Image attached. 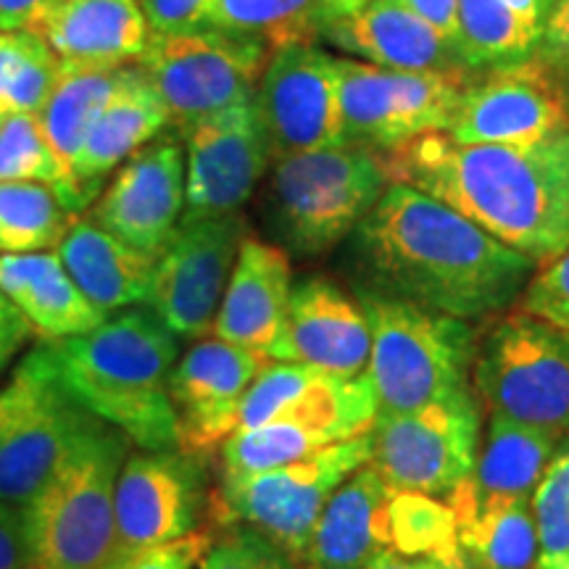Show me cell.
Instances as JSON below:
<instances>
[{
  "label": "cell",
  "instance_id": "obj_3",
  "mask_svg": "<svg viewBox=\"0 0 569 569\" xmlns=\"http://www.w3.org/2000/svg\"><path fill=\"white\" fill-rule=\"evenodd\" d=\"M151 306L113 311L90 332L46 340L56 375L80 407L142 451L180 448L169 375L180 343Z\"/></svg>",
  "mask_w": 569,
  "mask_h": 569
},
{
  "label": "cell",
  "instance_id": "obj_28",
  "mask_svg": "<svg viewBox=\"0 0 569 569\" xmlns=\"http://www.w3.org/2000/svg\"><path fill=\"white\" fill-rule=\"evenodd\" d=\"M0 293L46 340L84 336L106 319L71 280L59 253H0Z\"/></svg>",
  "mask_w": 569,
  "mask_h": 569
},
{
  "label": "cell",
  "instance_id": "obj_38",
  "mask_svg": "<svg viewBox=\"0 0 569 569\" xmlns=\"http://www.w3.org/2000/svg\"><path fill=\"white\" fill-rule=\"evenodd\" d=\"M538 530L536 569H569V436L557 451L532 493Z\"/></svg>",
  "mask_w": 569,
  "mask_h": 569
},
{
  "label": "cell",
  "instance_id": "obj_29",
  "mask_svg": "<svg viewBox=\"0 0 569 569\" xmlns=\"http://www.w3.org/2000/svg\"><path fill=\"white\" fill-rule=\"evenodd\" d=\"M557 0H459L457 56L472 74L538 53Z\"/></svg>",
  "mask_w": 569,
  "mask_h": 569
},
{
  "label": "cell",
  "instance_id": "obj_34",
  "mask_svg": "<svg viewBox=\"0 0 569 569\" xmlns=\"http://www.w3.org/2000/svg\"><path fill=\"white\" fill-rule=\"evenodd\" d=\"M80 219L46 182H0V253L51 251Z\"/></svg>",
  "mask_w": 569,
  "mask_h": 569
},
{
  "label": "cell",
  "instance_id": "obj_37",
  "mask_svg": "<svg viewBox=\"0 0 569 569\" xmlns=\"http://www.w3.org/2000/svg\"><path fill=\"white\" fill-rule=\"evenodd\" d=\"M59 74L61 59L38 32H0V119L11 113H40Z\"/></svg>",
  "mask_w": 569,
  "mask_h": 569
},
{
  "label": "cell",
  "instance_id": "obj_22",
  "mask_svg": "<svg viewBox=\"0 0 569 569\" xmlns=\"http://www.w3.org/2000/svg\"><path fill=\"white\" fill-rule=\"evenodd\" d=\"M288 343L293 361L327 375L367 372L372 332L365 309L336 282L311 277L293 284L288 311Z\"/></svg>",
  "mask_w": 569,
  "mask_h": 569
},
{
  "label": "cell",
  "instance_id": "obj_1",
  "mask_svg": "<svg viewBox=\"0 0 569 569\" xmlns=\"http://www.w3.org/2000/svg\"><path fill=\"white\" fill-rule=\"evenodd\" d=\"M365 293L396 298L457 319L511 309L538 264L451 206L390 182L351 232Z\"/></svg>",
  "mask_w": 569,
  "mask_h": 569
},
{
  "label": "cell",
  "instance_id": "obj_50",
  "mask_svg": "<svg viewBox=\"0 0 569 569\" xmlns=\"http://www.w3.org/2000/svg\"><path fill=\"white\" fill-rule=\"evenodd\" d=\"M369 3H375V0H322L325 13H327V21L340 19V17H348V13L365 9V6H369Z\"/></svg>",
  "mask_w": 569,
  "mask_h": 569
},
{
  "label": "cell",
  "instance_id": "obj_21",
  "mask_svg": "<svg viewBox=\"0 0 569 569\" xmlns=\"http://www.w3.org/2000/svg\"><path fill=\"white\" fill-rule=\"evenodd\" d=\"M96 419L69 396L53 367L34 407L0 436V501L24 509Z\"/></svg>",
  "mask_w": 569,
  "mask_h": 569
},
{
  "label": "cell",
  "instance_id": "obj_14",
  "mask_svg": "<svg viewBox=\"0 0 569 569\" xmlns=\"http://www.w3.org/2000/svg\"><path fill=\"white\" fill-rule=\"evenodd\" d=\"M272 161L346 146L340 122V59L317 42L277 51L253 96Z\"/></svg>",
  "mask_w": 569,
  "mask_h": 569
},
{
  "label": "cell",
  "instance_id": "obj_35",
  "mask_svg": "<svg viewBox=\"0 0 569 569\" xmlns=\"http://www.w3.org/2000/svg\"><path fill=\"white\" fill-rule=\"evenodd\" d=\"M0 182L51 184L77 213L96 203V196L77 182L71 169L53 151L38 113H11L0 119Z\"/></svg>",
  "mask_w": 569,
  "mask_h": 569
},
{
  "label": "cell",
  "instance_id": "obj_4",
  "mask_svg": "<svg viewBox=\"0 0 569 569\" xmlns=\"http://www.w3.org/2000/svg\"><path fill=\"white\" fill-rule=\"evenodd\" d=\"M132 443L96 419L24 515V569H101L113 540V493Z\"/></svg>",
  "mask_w": 569,
  "mask_h": 569
},
{
  "label": "cell",
  "instance_id": "obj_16",
  "mask_svg": "<svg viewBox=\"0 0 569 569\" xmlns=\"http://www.w3.org/2000/svg\"><path fill=\"white\" fill-rule=\"evenodd\" d=\"M182 140L188 146L182 219L240 211L272 167L264 122L253 101L213 113Z\"/></svg>",
  "mask_w": 569,
  "mask_h": 569
},
{
  "label": "cell",
  "instance_id": "obj_43",
  "mask_svg": "<svg viewBox=\"0 0 569 569\" xmlns=\"http://www.w3.org/2000/svg\"><path fill=\"white\" fill-rule=\"evenodd\" d=\"M211 538L213 532L196 530L193 536L132 553V557L113 561V565H103L101 569H193L211 546Z\"/></svg>",
  "mask_w": 569,
  "mask_h": 569
},
{
  "label": "cell",
  "instance_id": "obj_25",
  "mask_svg": "<svg viewBox=\"0 0 569 569\" xmlns=\"http://www.w3.org/2000/svg\"><path fill=\"white\" fill-rule=\"evenodd\" d=\"M169 127V113L156 92L148 71L138 61L127 63L122 82L92 122L71 174L88 193L98 190L113 169H119L142 146L159 138Z\"/></svg>",
  "mask_w": 569,
  "mask_h": 569
},
{
  "label": "cell",
  "instance_id": "obj_2",
  "mask_svg": "<svg viewBox=\"0 0 569 569\" xmlns=\"http://www.w3.org/2000/svg\"><path fill=\"white\" fill-rule=\"evenodd\" d=\"M380 159L390 182L451 206L538 267L569 246V127L522 148L430 132Z\"/></svg>",
  "mask_w": 569,
  "mask_h": 569
},
{
  "label": "cell",
  "instance_id": "obj_42",
  "mask_svg": "<svg viewBox=\"0 0 569 569\" xmlns=\"http://www.w3.org/2000/svg\"><path fill=\"white\" fill-rule=\"evenodd\" d=\"M151 34H182L206 30L217 0H138Z\"/></svg>",
  "mask_w": 569,
  "mask_h": 569
},
{
  "label": "cell",
  "instance_id": "obj_8",
  "mask_svg": "<svg viewBox=\"0 0 569 569\" xmlns=\"http://www.w3.org/2000/svg\"><path fill=\"white\" fill-rule=\"evenodd\" d=\"M488 415L569 436V332L511 311L490 327L472 361Z\"/></svg>",
  "mask_w": 569,
  "mask_h": 569
},
{
  "label": "cell",
  "instance_id": "obj_23",
  "mask_svg": "<svg viewBox=\"0 0 569 569\" xmlns=\"http://www.w3.org/2000/svg\"><path fill=\"white\" fill-rule=\"evenodd\" d=\"M322 40L356 61L398 71L461 67L457 48L398 0H375L348 17L327 21ZM467 71V69H465ZM472 74V71H469Z\"/></svg>",
  "mask_w": 569,
  "mask_h": 569
},
{
  "label": "cell",
  "instance_id": "obj_51",
  "mask_svg": "<svg viewBox=\"0 0 569 569\" xmlns=\"http://www.w3.org/2000/svg\"><path fill=\"white\" fill-rule=\"evenodd\" d=\"M553 71H557L561 103H565V113H567V122H569V63H567V67H559V69H553Z\"/></svg>",
  "mask_w": 569,
  "mask_h": 569
},
{
  "label": "cell",
  "instance_id": "obj_10",
  "mask_svg": "<svg viewBox=\"0 0 569 569\" xmlns=\"http://www.w3.org/2000/svg\"><path fill=\"white\" fill-rule=\"evenodd\" d=\"M472 77L465 69L398 71L340 59L346 146L386 156L422 134L448 132L461 90Z\"/></svg>",
  "mask_w": 569,
  "mask_h": 569
},
{
  "label": "cell",
  "instance_id": "obj_12",
  "mask_svg": "<svg viewBox=\"0 0 569 569\" xmlns=\"http://www.w3.org/2000/svg\"><path fill=\"white\" fill-rule=\"evenodd\" d=\"M206 509L203 457L167 451H130L113 493V540L103 565L193 536Z\"/></svg>",
  "mask_w": 569,
  "mask_h": 569
},
{
  "label": "cell",
  "instance_id": "obj_46",
  "mask_svg": "<svg viewBox=\"0 0 569 569\" xmlns=\"http://www.w3.org/2000/svg\"><path fill=\"white\" fill-rule=\"evenodd\" d=\"M34 336V330L9 298L0 293V372L9 367V361L24 348L27 340Z\"/></svg>",
  "mask_w": 569,
  "mask_h": 569
},
{
  "label": "cell",
  "instance_id": "obj_30",
  "mask_svg": "<svg viewBox=\"0 0 569 569\" xmlns=\"http://www.w3.org/2000/svg\"><path fill=\"white\" fill-rule=\"evenodd\" d=\"M443 501L459 525L461 551L472 569H536L538 530L532 498L475 501L465 486Z\"/></svg>",
  "mask_w": 569,
  "mask_h": 569
},
{
  "label": "cell",
  "instance_id": "obj_9",
  "mask_svg": "<svg viewBox=\"0 0 569 569\" xmlns=\"http://www.w3.org/2000/svg\"><path fill=\"white\" fill-rule=\"evenodd\" d=\"M272 53L217 30L151 34L138 63L169 113V130L184 138L198 122L253 101Z\"/></svg>",
  "mask_w": 569,
  "mask_h": 569
},
{
  "label": "cell",
  "instance_id": "obj_19",
  "mask_svg": "<svg viewBox=\"0 0 569 569\" xmlns=\"http://www.w3.org/2000/svg\"><path fill=\"white\" fill-rule=\"evenodd\" d=\"M375 417L377 398L367 372L338 377L298 361H272L248 388L238 430L293 419L322 427L338 440H351L367 432Z\"/></svg>",
  "mask_w": 569,
  "mask_h": 569
},
{
  "label": "cell",
  "instance_id": "obj_26",
  "mask_svg": "<svg viewBox=\"0 0 569 569\" xmlns=\"http://www.w3.org/2000/svg\"><path fill=\"white\" fill-rule=\"evenodd\" d=\"M393 488L365 465L348 478L317 519L309 569H365L388 549V501Z\"/></svg>",
  "mask_w": 569,
  "mask_h": 569
},
{
  "label": "cell",
  "instance_id": "obj_31",
  "mask_svg": "<svg viewBox=\"0 0 569 569\" xmlns=\"http://www.w3.org/2000/svg\"><path fill=\"white\" fill-rule=\"evenodd\" d=\"M559 438L538 427L519 425L501 415H488V432L480 443L472 478L461 482L475 501L532 498Z\"/></svg>",
  "mask_w": 569,
  "mask_h": 569
},
{
  "label": "cell",
  "instance_id": "obj_11",
  "mask_svg": "<svg viewBox=\"0 0 569 569\" xmlns=\"http://www.w3.org/2000/svg\"><path fill=\"white\" fill-rule=\"evenodd\" d=\"M369 436V467L390 488L446 498L472 478L478 465L480 409L469 390L407 415L375 417Z\"/></svg>",
  "mask_w": 569,
  "mask_h": 569
},
{
  "label": "cell",
  "instance_id": "obj_20",
  "mask_svg": "<svg viewBox=\"0 0 569 569\" xmlns=\"http://www.w3.org/2000/svg\"><path fill=\"white\" fill-rule=\"evenodd\" d=\"M290 296L293 269L288 253L280 246L248 234L219 303L211 336L269 361H293L288 343Z\"/></svg>",
  "mask_w": 569,
  "mask_h": 569
},
{
  "label": "cell",
  "instance_id": "obj_5",
  "mask_svg": "<svg viewBox=\"0 0 569 569\" xmlns=\"http://www.w3.org/2000/svg\"><path fill=\"white\" fill-rule=\"evenodd\" d=\"M388 184L380 156L359 146L282 156L264 190L269 232L284 253L315 259L351 238Z\"/></svg>",
  "mask_w": 569,
  "mask_h": 569
},
{
  "label": "cell",
  "instance_id": "obj_17",
  "mask_svg": "<svg viewBox=\"0 0 569 569\" xmlns=\"http://www.w3.org/2000/svg\"><path fill=\"white\" fill-rule=\"evenodd\" d=\"M272 361L219 338H201L169 375L180 448L211 453L238 430L248 388Z\"/></svg>",
  "mask_w": 569,
  "mask_h": 569
},
{
  "label": "cell",
  "instance_id": "obj_40",
  "mask_svg": "<svg viewBox=\"0 0 569 569\" xmlns=\"http://www.w3.org/2000/svg\"><path fill=\"white\" fill-rule=\"evenodd\" d=\"M517 309L569 332V246L532 272Z\"/></svg>",
  "mask_w": 569,
  "mask_h": 569
},
{
  "label": "cell",
  "instance_id": "obj_41",
  "mask_svg": "<svg viewBox=\"0 0 569 569\" xmlns=\"http://www.w3.org/2000/svg\"><path fill=\"white\" fill-rule=\"evenodd\" d=\"M53 372V359L48 343H40L24 356L17 372L6 386H0V436H3L27 409L34 407L42 388L48 386Z\"/></svg>",
  "mask_w": 569,
  "mask_h": 569
},
{
  "label": "cell",
  "instance_id": "obj_33",
  "mask_svg": "<svg viewBox=\"0 0 569 569\" xmlns=\"http://www.w3.org/2000/svg\"><path fill=\"white\" fill-rule=\"evenodd\" d=\"M206 27L256 42L274 56L322 40L327 13L322 0H217Z\"/></svg>",
  "mask_w": 569,
  "mask_h": 569
},
{
  "label": "cell",
  "instance_id": "obj_39",
  "mask_svg": "<svg viewBox=\"0 0 569 569\" xmlns=\"http://www.w3.org/2000/svg\"><path fill=\"white\" fill-rule=\"evenodd\" d=\"M201 569H303L293 557H288L280 546L246 525H224L203 559Z\"/></svg>",
  "mask_w": 569,
  "mask_h": 569
},
{
  "label": "cell",
  "instance_id": "obj_27",
  "mask_svg": "<svg viewBox=\"0 0 569 569\" xmlns=\"http://www.w3.org/2000/svg\"><path fill=\"white\" fill-rule=\"evenodd\" d=\"M84 298L106 317L148 301L159 256L138 251L90 217H80L56 246Z\"/></svg>",
  "mask_w": 569,
  "mask_h": 569
},
{
  "label": "cell",
  "instance_id": "obj_36",
  "mask_svg": "<svg viewBox=\"0 0 569 569\" xmlns=\"http://www.w3.org/2000/svg\"><path fill=\"white\" fill-rule=\"evenodd\" d=\"M388 549L403 557H430L469 567L459 543L453 509L436 496L393 490L388 501Z\"/></svg>",
  "mask_w": 569,
  "mask_h": 569
},
{
  "label": "cell",
  "instance_id": "obj_7",
  "mask_svg": "<svg viewBox=\"0 0 569 569\" xmlns=\"http://www.w3.org/2000/svg\"><path fill=\"white\" fill-rule=\"evenodd\" d=\"M372 459V436L361 432L343 443L327 446L293 465L264 472L222 478L211 496V515L224 525H246L306 565L317 519L332 493L356 469Z\"/></svg>",
  "mask_w": 569,
  "mask_h": 569
},
{
  "label": "cell",
  "instance_id": "obj_32",
  "mask_svg": "<svg viewBox=\"0 0 569 569\" xmlns=\"http://www.w3.org/2000/svg\"><path fill=\"white\" fill-rule=\"evenodd\" d=\"M124 67H80L61 61L59 82L38 119L53 151L69 169L74 167L92 122L122 82Z\"/></svg>",
  "mask_w": 569,
  "mask_h": 569
},
{
  "label": "cell",
  "instance_id": "obj_6",
  "mask_svg": "<svg viewBox=\"0 0 569 569\" xmlns=\"http://www.w3.org/2000/svg\"><path fill=\"white\" fill-rule=\"evenodd\" d=\"M359 303L372 332L367 377L377 398V417L407 415L469 393L478 343L465 319L365 290Z\"/></svg>",
  "mask_w": 569,
  "mask_h": 569
},
{
  "label": "cell",
  "instance_id": "obj_24",
  "mask_svg": "<svg viewBox=\"0 0 569 569\" xmlns=\"http://www.w3.org/2000/svg\"><path fill=\"white\" fill-rule=\"evenodd\" d=\"M63 63L124 67L138 61L151 27L138 0H53L34 30Z\"/></svg>",
  "mask_w": 569,
  "mask_h": 569
},
{
  "label": "cell",
  "instance_id": "obj_47",
  "mask_svg": "<svg viewBox=\"0 0 569 569\" xmlns=\"http://www.w3.org/2000/svg\"><path fill=\"white\" fill-rule=\"evenodd\" d=\"M403 9L417 13L419 19L427 21L438 34L457 46L459 34V0H398Z\"/></svg>",
  "mask_w": 569,
  "mask_h": 569
},
{
  "label": "cell",
  "instance_id": "obj_49",
  "mask_svg": "<svg viewBox=\"0 0 569 569\" xmlns=\"http://www.w3.org/2000/svg\"><path fill=\"white\" fill-rule=\"evenodd\" d=\"M365 569H472V567L448 565V561L430 559V557H403V553L386 549L377 553Z\"/></svg>",
  "mask_w": 569,
  "mask_h": 569
},
{
  "label": "cell",
  "instance_id": "obj_44",
  "mask_svg": "<svg viewBox=\"0 0 569 569\" xmlns=\"http://www.w3.org/2000/svg\"><path fill=\"white\" fill-rule=\"evenodd\" d=\"M538 59L549 63L551 69L567 67L569 63V0H557L546 24L543 40H540Z\"/></svg>",
  "mask_w": 569,
  "mask_h": 569
},
{
  "label": "cell",
  "instance_id": "obj_13",
  "mask_svg": "<svg viewBox=\"0 0 569 569\" xmlns=\"http://www.w3.org/2000/svg\"><path fill=\"white\" fill-rule=\"evenodd\" d=\"M246 238L240 211L180 219L156 259L146 301L177 338L201 340L209 336Z\"/></svg>",
  "mask_w": 569,
  "mask_h": 569
},
{
  "label": "cell",
  "instance_id": "obj_45",
  "mask_svg": "<svg viewBox=\"0 0 569 569\" xmlns=\"http://www.w3.org/2000/svg\"><path fill=\"white\" fill-rule=\"evenodd\" d=\"M24 515L0 501V569H24Z\"/></svg>",
  "mask_w": 569,
  "mask_h": 569
},
{
  "label": "cell",
  "instance_id": "obj_48",
  "mask_svg": "<svg viewBox=\"0 0 569 569\" xmlns=\"http://www.w3.org/2000/svg\"><path fill=\"white\" fill-rule=\"evenodd\" d=\"M51 3L53 0H0V32L34 30V24L51 9Z\"/></svg>",
  "mask_w": 569,
  "mask_h": 569
},
{
  "label": "cell",
  "instance_id": "obj_18",
  "mask_svg": "<svg viewBox=\"0 0 569 569\" xmlns=\"http://www.w3.org/2000/svg\"><path fill=\"white\" fill-rule=\"evenodd\" d=\"M184 213V153L177 134L159 138L117 169L88 217L138 251L159 256Z\"/></svg>",
  "mask_w": 569,
  "mask_h": 569
},
{
  "label": "cell",
  "instance_id": "obj_15",
  "mask_svg": "<svg viewBox=\"0 0 569 569\" xmlns=\"http://www.w3.org/2000/svg\"><path fill=\"white\" fill-rule=\"evenodd\" d=\"M569 127L557 71L532 59L475 74L461 90L448 138L465 146H536Z\"/></svg>",
  "mask_w": 569,
  "mask_h": 569
}]
</instances>
